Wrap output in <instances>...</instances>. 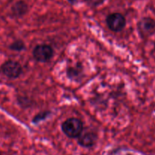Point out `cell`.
<instances>
[{"mask_svg": "<svg viewBox=\"0 0 155 155\" xmlns=\"http://www.w3.org/2000/svg\"><path fill=\"white\" fill-rule=\"evenodd\" d=\"M61 129L69 138H78L83 132V124L79 119L69 118L62 123Z\"/></svg>", "mask_w": 155, "mask_h": 155, "instance_id": "6da1fadb", "label": "cell"}, {"mask_svg": "<svg viewBox=\"0 0 155 155\" xmlns=\"http://www.w3.org/2000/svg\"><path fill=\"white\" fill-rule=\"evenodd\" d=\"M2 72L9 78H17L22 73V67L19 62L8 60L2 65Z\"/></svg>", "mask_w": 155, "mask_h": 155, "instance_id": "7a4b0ae2", "label": "cell"}, {"mask_svg": "<svg viewBox=\"0 0 155 155\" xmlns=\"http://www.w3.org/2000/svg\"><path fill=\"white\" fill-rule=\"evenodd\" d=\"M33 55L34 59L38 62H46L52 57L53 50L51 46L47 44H40L33 49Z\"/></svg>", "mask_w": 155, "mask_h": 155, "instance_id": "3957f363", "label": "cell"}, {"mask_svg": "<svg viewBox=\"0 0 155 155\" xmlns=\"http://www.w3.org/2000/svg\"><path fill=\"white\" fill-rule=\"evenodd\" d=\"M109 29L112 31L119 32L126 26V19L120 13H112L107 17L106 19Z\"/></svg>", "mask_w": 155, "mask_h": 155, "instance_id": "277c9868", "label": "cell"}, {"mask_svg": "<svg viewBox=\"0 0 155 155\" xmlns=\"http://www.w3.org/2000/svg\"><path fill=\"white\" fill-rule=\"evenodd\" d=\"M138 28L142 36H150L155 31V21L151 18H144L138 24Z\"/></svg>", "mask_w": 155, "mask_h": 155, "instance_id": "5b68a950", "label": "cell"}, {"mask_svg": "<svg viewBox=\"0 0 155 155\" xmlns=\"http://www.w3.org/2000/svg\"><path fill=\"white\" fill-rule=\"evenodd\" d=\"M97 140V136L94 132H86L83 135H80L79 137L78 143L81 146L85 147H90L95 144Z\"/></svg>", "mask_w": 155, "mask_h": 155, "instance_id": "8992f818", "label": "cell"}, {"mask_svg": "<svg viewBox=\"0 0 155 155\" xmlns=\"http://www.w3.org/2000/svg\"><path fill=\"white\" fill-rule=\"evenodd\" d=\"M27 9V5L25 4L23 2H19L16 3L15 5L14 6L13 8V11L16 15H23L26 12Z\"/></svg>", "mask_w": 155, "mask_h": 155, "instance_id": "52a82bcc", "label": "cell"}, {"mask_svg": "<svg viewBox=\"0 0 155 155\" xmlns=\"http://www.w3.org/2000/svg\"><path fill=\"white\" fill-rule=\"evenodd\" d=\"M10 49L15 51H21L24 49V43L21 40L15 41L13 43L10 45Z\"/></svg>", "mask_w": 155, "mask_h": 155, "instance_id": "ba28073f", "label": "cell"}, {"mask_svg": "<svg viewBox=\"0 0 155 155\" xmlns=\"http://www.w3.org/2000/svg\"><path fill=\"white\" fill-rule=\"evenodd\" d=\"M154 49H155V43H154Z\"/></svg>", "mask_w": 155, "mask_h": 155, "instance_id": "9c48e42d", "label": "cell"}]
</instances>
